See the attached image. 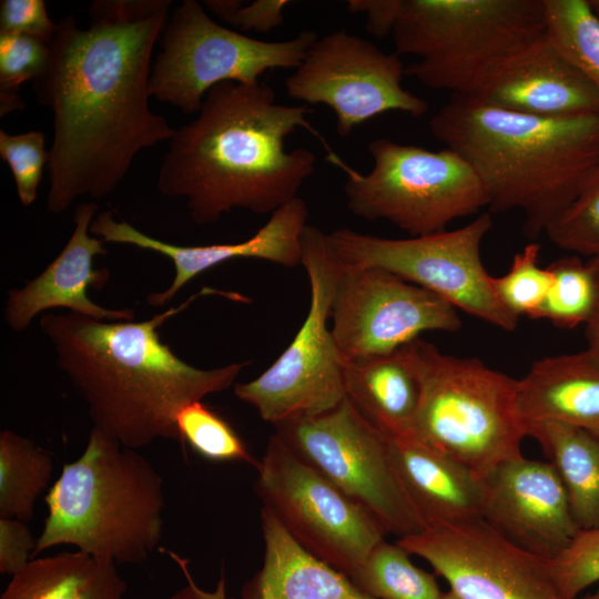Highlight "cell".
<instances>
[{"mask_svg":"<svg viewBox=\"0 0 599 599\" xmlns=\"http://www.w3.org/2000/svg\"><path fill=\"white\" fill-rule=\"evenodd\" d=\"M116 564L80 550L33 558L11 577L0 599H123Z\"/></svg>","mask_w":599,"mask_h":599,"instance_id":"25","label":"cell"},{"mask_svg":"<svg viewBox=\"0 0 599 599\" xmlns=\"http://www.w3.org/2000/svg\"><path fill=\"white\" fill-rule=\"evenodd\" d=\"M44 133L32 130L20 134L0 131V156L9 165L21 204L30 206L37 199L43 170L49 162Z\"/></svg>","mask_w":599,"mask_h":599,"instance_id":"36","label":"cell"},{"mask_svg":"<svg viewBox=\"0 0 599 599\" xmlns=\"http://www.w3.org/2000/svg\"><path fill=\"white\" fill-rule=\"evenodd\" d=\"M547 34L545 0H403L396 54L419 58L405 75L453 95H478Z\"/></svg>","mask_w":599,"mask_h":599,"instance_id":"6","label":"cell"},{"mask_svg":"<svg viewBox=\"0 0 599 599\" xmlns=\"http://www.w3.org/2000/svg\"><path fill=\"white\" fill-rule=\"evenodd\" d=\"M524 422L552 420L599 436V363L586 351L540 358L517 383Z\"/></svg>","mask_w":599,"mask_h":599,"instance_id":"23","label":"cell"},{"mask_svg":"<svg viewBox=\"0 0 599 599\" xmlns=\"http://www.w3.org/2000/svg\"><path fill=\"white\" fill-rule=\"evenodd\" d=\"M49 44L19 34H0V115L22 110V83L34 80L45 67Z\"/></svg>","mask_w":599,"mask_h":599,"instance_id":"34","label":"cell"},{"mask_svg":"<svg viewBox=\"0 0 599 599\" xmlns=\"http://www.w3.org/2000/svg\"><path fill=\"white\" fill-rule=\"evenodd\" d=\"M302 266L309 283V307L301 328L265 372L233 386L238 399L274 426L321 415L345 398L344 359L328 326L343 268L326 234L313 225L303 235Z\"/></svg>","mask_w":599,"mask_h":599,"instance_id":"9","label":"cell"},{"mask_svg":"<svg viewBox=\"0 0 599 599\" xmlns=\"http://www.w3.org/2000/svg\"><path fill=\"white\" fill-rule=\"evenodd\" d=\"M204 288L179 306L141 322H109L73 312L47 313L39 321L58 368L85 402L98 429L122 446L143 448L156 439L182 445L180 410L235 385L250 361L211 369L180 358L158 329L185 309Z\"/></svg>","mask_w":599,"mask_h":599,"instance_id":"3","label":"cell"},{"mask_svg":"<svg viewBox=\"0 0 599 599\" xmlns=\"http://www.w3.org/2000/svg\"><path fill=\"white\" fill-rule=\"evenodd\" d=\"M57 30L43 0H2L0 34H19L50 43Z\"/></svg>","mask_w":599,"mask_h":599,"instance_id":"38","label":"cell"},{"mask_svg":"<svg viewBox=\"0 0 599 599\" xmlns=\"http://www.w3.org/2000/svg\"><path fill=\"white\" fill-rule=\"evenodd\" d=\"M396 542L426 560L461 599H565L545 558L508 542L484 520L427 527ZM576 599H599V589Z\"/></svg>","mask_w":599,"mask_h":599,"instance_id":"16","label":"cell"},{"mask_svg":"<svg viewBox=\"0 0 599 599\" xmlns=\"http://www.w3.org/2000/svg\"><path fill=\"white\" fill-rule=\"evenodd\" d=\"M317 39L312 30L283 41L254 39L214 21L200 2L183 0L160 37L149 93L183 114H195L222 82L255 84L268 70L296 69Z\"/></svg>","mask_w":599,"mask_h":599,"instance_id":"10","label":"cell"},{"mask_svg":"<svg viewBox=\"0 0 599 599\" xmlns=\"http://www.w3.org/2000/svg\"><path fill=\"white\" fill-rule=\"evenodd\" d=\"M473 98L542 118L599 111L597 90L548 32Z\"/></svg>","mask_w":599,"mask_h":599,"instance_id":"20","label":"cell"},{"mask_svg":"<svg viewBox=\"0 0 599 599\" xmlns=\"http://www.w3.org/2000/svg\"><path fill=\"white\" fill-rule=\"evenodd\" d=\"M412 343L386 355L344 362L345 397L388 439L414 437L420 379Z\"/></svg>","mask_w":599,"mask_h":599,"instance_id":"24","label":"cell"},{"mask_svg":"<svg viewBox=\"0 0 599 599\" xmlns=\"http://www.w3.org/2000/svg\"><path fill=\"white\" fill-rule=\"evenodd\" d=\"M481 479V519L514 546L551 559L580 531L549 461L522 455L501 463Z\"/></svg>","mask_w":599,"mask_h":599,"instance_id":"17","label":"cell"},{"mask_svg":"<svg viewBox=\"0 0 599 599\" xmlns=\"http://www.w3.org/2000/svg\"><path fill=\"white\" fill-rule=\"evenodd\" d=\"M420 400L414 437L480 477L522 456L527 425L517 407V383L480 359L413 341Z\"/></svg>","mask_w":599,"mask_h":599,"instance_id":"7","label":"cell"},{"mask_svg":"<svg viewBox=\"0 0 599 599\" xmlns=\"http://www.w3.org/2000/svg\"><path fill=\"white\" fill-rule=\"evenodd\" d=\"M373 167L359 173L329 149L328 161L346 174L348 211L366 221H386L409 236L446 231L457 219L488 206L473 167L455 151H429L387 138L369 142Z\"/></svg>","mask_w":599,"mask_h":599,"instance_id":"8","label":"cell"},{"mask_svg":"<svg viewBox=\"0 0 599 599\" xmlns=\"http://www.w3.org/2000/svg\"><path fill=\"white\" fill-rule=\"evenodd\" d=\"M342 268L331 329L344 362L386 355L425 332L461 326L457 309L424 287L382 268Z\"/></svg>","mask_w":599,"mask_h":599,"instance_id":"15","label":"cell"},{"mask_svg":"<svg viewBox=\"0 0 599 599\" xmlns=\"http://www.w3.org/2000/svg\"><path fill=\"white\" fill-rule=\"evenodd\" d=\"M53 473L50 454L10 429L0 432V518L28 522Z\"/></svg>","mask_w":599,"mask_h":599,"instance_id":"27","label":"cell"},{"mask_svg":"<svg viewBox=\"0 0 599 599\" xmlns=\"http://www.w3.org/2000/svg\"><path fill=\"white\" fill-rule=\"evenodd\" d=\"M312 111L277 103L274 90L261 82L213 87L196 116L169 141L158 191L183 199L200 225L235 209L272 214L298 196L315 170L312 151L285 150L286 136L298 128L317 134L306 119Z\"/></svg>","mask_w":599,"mask_h":599,"instance_id":"2","label":"cell"},{"mask_svg":"<svg viewBox=\"0 0 599 599\" xmlns=\"http://www.w3.org/2000/svg\"><path fill=\"white\" fill-rule=\"evenodd\" d=\"M389 443L398 477L426 527L483 520V479L478 474L416 437Z\"/></svg>","mask_w":599,"mask_h":599,"instance_id":"21","label":"cell"},{"mask_svg":"<svg viewBox=\"0 0 599 599\" xmlns=\"http://www.w3.org/2000/svg\"><path fill=\"white\" fill-rule=\"evenodd\" d=\"M405 67L396 53L346 30L318 38L285 80L287 95L324 104L336 116L341 138L376 115L399 111L418 118L427 102L403 87Z\"/></svg>","mask_w":599,"mask_h":599,"instance_id":"14","label":"cell"},{"mask_svg":"<svg viewBox=\"0 0 599 599\" xmlns=\"http://www.w3.org/2000/svg\"><path fill=\"white\" fill-rule=\"evenodd\" d=\"M526 425L527 437L539 444L556 469L578 529H599V436L552 420Z\"/></svg>","mask_w":599,"mask_h":599,"instance_id":"26","label":"cell"},{"mask_svg":"<svg viewBox=\"0 0 599 599\" xmlns=\"http://www.w3.org/2000/svg\"><path fill=\"white\" fill-rule=\"evenodd\" d=\"M590 6L596 10L599 11V0H588Z\"/></svg>","mask_w":599,"mask_h":599,"instance_id":"44","label":"cell"},{"mask_svg":"<svg viewBox=\"0 0 599 599\" xmlns=\"http://www.w3.org/2000/svg\"><path fill=\"white\" fill-rule=\"evenodd\" d=\"M597 267L598 284H599V256L592 257ZM586 338L587 348L585 349L593 359L599 363V287L598 297L593 311L587 321Z\"/></svg>","mask_w":599,"mask_h":599,"instance_id":"42","label":"cell"},{"mask_svg":"<svg viewBox=\"0 0 599 599\" xmlns=\"http://www.w3.org/2000/svg\"><path fill=\"white\" fill-rule=\"evenodd\" d=\"M540 246L527 244L516 253L502 276H493L494 293L501 306L512 316L541 318L542 308L552 283L548 267L539 265Z\"/></svg>","mask_w":599,"mask_h":599,"instance_id":"32","label":"cell"},{"mask_svg":"<svg viewBox=\"0 0 599 599\" xmlns=\"http://www.w3.org/2000/svg\"><path fill=\"white\" fill-rule=\"evenodd\" d=\"M48 515L32 559L68 545L101 560L142 565L163 535V480L136 449L92 428L45 496Z\"/></svg>","mask_w":599,"mask_h":599,"instance_id":"5","label":"cell"},{"mask_svg":"<svg viewBox=\"0 0 599 599\" xmlns=\"http://www.w3.org/2000/svg\"><path fill=\"white\" fill-rule=\"evenodd\" d=\"M545 234L562 250L577 255L599 256V163Z\"/></svg>","mask_w":599,"mask_h":599,"instance_id":"33","label":"cell"},{"mask_svg":"<svg viewBox=\"0 0 599 599\" xmlns=\"http://www.w3.org/2000/svg\"><path fill=\"white\" fill-rule=\"evenodd\" d=\"M277 434L303 459L398 538L426 527L394 466L389 439L345 397L313 417L278 424Z\"/></svg>","mask_w":599,"mask_h":599,"instance_id":"12","label":"cell"},{"mask_svg":"<svg viewBox=\"0 0 599 599\" xmlns=\"http://www.w3.org/2000/svg\"><path fill=\"white\" fill-rule=\"evenodd\" d=\"M439 599H461L460 597H458L455 592H453L451 590L449 591H446V592H443L439 597Z\"/></svg>","mask_w":599,"mask_h":599,"instance_id":"43","label":"cell"},{"mask_svg":"<svg viewBox=\"0 0 599 599\" xmlns=\"http://www.w3.org/2000/svg\"><path fill=\"white\" fill-rule=\"evenodd\" d=\"M171 0H95L90 22H57L45 67L33 80L53 114L45 209L61 214L79 199L112 194L143 150L175 133L149 105L152 55Z\"/></svg>","mask_w":599,"mask_h":599,"instance_id":"1","label":"cell"},{"mask_svg":"<svg viewBox=\"0 0 599 599\" xmlns=\"http://www.w3.org/2000/svg\"><path fill=\"white\" fill-rule=\"evenodd\" d=\"M37 539L27 522L0 518V573L14 576L32 559Z\"/></svg>","mask_w":599,"mask_h":599,"instance_id":"39","label":"cell"},{"mask_svg":"<svg viewBox=\"0 0 599 599\" xmlns=\"http://www.w3.org/2000/svg\"><path fill=\"white\" fill-rule=\"evenodd\" d=\"M255 491L308 552L348 578L386 535L378 522L277 434L256 466Z\"/></svg>","mask_w":599,"mask_h":599,"instance_id":"13","label":"cell"},{"mask_svg":"<svg viewBox=\"0 0 599 599\" xmlns=\"http://www.w3.org/2000/svg\"><path fill=\"white\" fill-rule=\"evenodd\" d=\"M550 578L565 599H576L599 581V529L581 530L559 555L546 559Z\"/></svg>","mask_w":599,"mask_h":599,"instance_id":"35","label":"cell"},{"mask_svg":"<svg viewBox=\"0 0 599 599\" xmlns=\"http://www.w3.org/2000/svg\"><path fill=\"white\" fill-rule=\"evenodd\" d=\"M552 283L541 319L560 328H575L589 319L598 297V274L592 257L568 255L551 262Z\"/></svg>","mask_w":599,"mask_h":599,"instance_id":"29","label":"cell"},{"mask_svg":"<svg viewBox=\"0 0 599 599\" xmlns=\"http://www.w3.org/2000/svg\"><path fill=\"white\" fill-rule=\"evenodd\" d=\"M162 552L167 554L179 566L186 580V585L172 593L169 599H230L226 595V581L223 572L221 573L215 588L207 591L195 583L189 569V560L186 558H182L169 549H162Z\"/></svg>","mask_w":599,"mask_h":599,"instance_id":"41","label":"cell"},{"mask_svg":"<svg viewBox=\"0 0 599 599\" xmlns=\"http://www.w3.org/2000/svg\"><path fill=\"white\" fill-rule=\"evenodd\" d=\"M309 211L297 196L274 211L267 222L252 236L237 243L181 246L154 238L125 221H116L110 211L94 216L90 233L104 243L133 245L160 253L170 258L174 277L170 286L146 296L152 307H161L194 277L223 263L238 258L267 261L287 268L302 265L303 235Z\"/></svg>","mask_w":599,"mask_h":599,"instance_id":"18","label":"cell"},{"mask_svg":"<svg viewBox=\"0 0 599 599\" xmlns=\"http://www.w3.org/2000/svg\"><path fill=\"white\" fill-rule=\"evenodd\" d=\"M491 226L490 214L481 213L460 229L423 236L386 238L347 227L326 236L343 266L385 270L435 293L456 309L511 332L518 318L498 302L481 258V244Z\"/></svg>","mask_w":599,"mask_h":599,"instance_id":"11","label":"cell"},{"mask_svg":"<svg viewBox=\"0 0 599 599\" xmlns=\"http://www.w3.org/2000/svg\"><path fill=\"white\" fill-rule=\"evenodd\" d=\"M409 556L397 542L383 539L349 579L375 599H439L435 576L416 567Z\"/></svg>","mask_w":599,"mask_h":599,"instance_id":"28","label":"cell"},{"mask_svg":"<svg viewBox=\"0 0 599 599\" xmlns=\"http://www.w3.org/2000/svg\"><path fill=\"white\" fill-rule=\"evenodd\" d=\"M261 527L263 565L243 586L240 599H375L304 549L265 507Z\"/></svg>","mask_w":599,"mask_h":599,"instance_id":"22","label":"cell"},{"mask_svg":"<svg viewBox=\"0 0 599 599\" xmlns=\"http://www.w3.org/2000/svg\"><path fill=\"white\" fill-rule=\"evenodd\" d=\"M94 201L79 203L73 213V231L59 255L34 278L7 293L4 321L16 332L28 328L40 313L68 308L99 321H133L131 308H106L93 303L89 286L100 288L109 278L106 270H94L93 260L105 255L104 242L90 233L98 211Z\"/></svg>","mask_w":599,"mask_h":599,"instance_id":"19","label":"cell"},{"mask_svg":"<svg viewBox=\"0 0 599 599\" xmlns=\"http://www.w3.org/2000/svg\"><path fill=\"white\" fill-rule=\"evenodd\" d=\"M288 0H255L243 4L240 0H205V7L222 21L238 31L267 33L284 22Z\"/></svg>","mask_w":599,"mask_h":599,"instance_id":"37","label":"cell"},{"mask_svg":"<svg viewBox=\"0 0 599 599\" xmlns=\"http://www.w3.org/2000/svg\"><path fill=\"white\" fill-rule=\"evenodd\" d=\"M176 426L183 448L189 444L204 459L242 461L255 468L258 464L231 424L202 400L184 406L176 416Z\"/></svg>","mask_w":599,"mask_h":599,"instance_id":"31","label":"cell"},{"mask_svg":"<svg viewBox=\"0 0 599 599\" xmlns=\"http://www.w3.org/2000/svg\"><path fill=\"white\" fill-rule=\"evenodd\" d=\"M429 129L473 167L493 211L524 213L531 240L570 205L599 163V111L542 118L451 95Z\"/></svg>","mask_w":599,"mask_h":599,"instance_id":"4","label":"cell"},{"mask_svg":"<svg viewBox=\"0 0 599 599\" xmlns=\"http://www.w3.org/2000/svg\"><path fill=\"white\" fill-rule=\"evenodd\" d=\"M403 0H348L351 13H364L366 29L376 37L392 34L399 17Z\"/></svg>","mask_w":599,"mask_h":599,"instance_id":"40","label":"cell"},{"mask_svg":"<svg viewBox=\"0 0 599 599\" xmlns=\"http://www.w3.org/2000/svg\"><path fill=\"white\" fill-rule=\"evenodd\" d=\"M547 32L599 94V16L588 0H545Z\"/></svg>","mask_w":599,"mask_h":599,"instance_id":"30","label":"cell"}]
</instances>
